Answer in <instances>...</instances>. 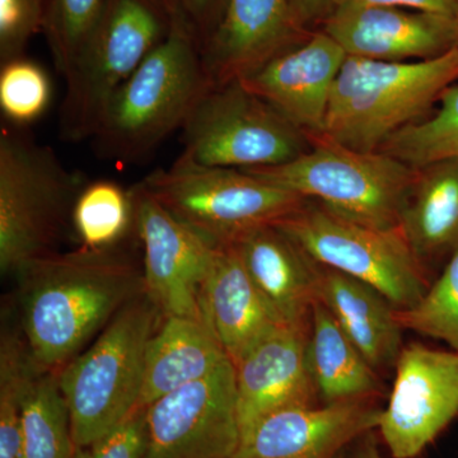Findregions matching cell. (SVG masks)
I'll list each match as a JSON object with an SVG mask.
<instances>
[{
  "label": "cell",
  "mask_w": 458,
  "mask_h": 458,
  "mask_svg": "<svg viewBox=\"0 0 458 458\" xmlns=\"http://www.w3.org/2000/svg\"><path fill=\"white\" fill-rule=\"evenodd\" d=\"M231 360L204 321L164 318L148 345L140 408L212 375Z\"/></svg>",
  "instance_id": "obj_22"
},
{
  "label": "cell",
  "mask_w": 458,
  "mask_h": 458,
  "mask_svg": "<svg viewBox=\"0 0 458 458\" xmlns=\"http://www.w3.org/2000/svg\"><path fill=\"white\" fill-rule=\"evenodd\" d=\"M212 87L197 33L176 9L165 40L114 93L92 144L117 164H140L174 131Z\"/></svg>",
  "instance_id": "obj_2"
},
{
  "label": "cell",
  "mask_w": 458,
  "mask_h": 458,
  "mask_svg": "<svg viewBox=\"0 0 458 458\" xmlns=\"http://www.w3.org/2000/svg\"><path fill=\"white\" fill-rule=\"evenodd\" d=\"M176 4L203 47L221 21L225 0H176Z\"/></svg>",
  "instance_id": "obj_33"
},
{
  "label": "cell",
  "mask_w": 458,
  "mask_h": 458,
  "mask_svg": "<svg viewBox=\"0 0 458 458\" xmlns=\"http://www.w3.org/2000/svg\"><path fill=\"white\" fill-rule=\"evenodd\" d=\"M199 303L205 324L234 366L259 343L285 327L256 288L233 242L216 246Z\"/></svg>",
  "instance_id": "obj_19"
},
{
  "label": "cell",
  "mask_w": 458,
  "mask_h": 458,
  "mask_svg": "<svg viewBox=\"0 0 458 458\" xmlns=\"http://www.w3.org/2000/svg\"><path fill=\"white\" fill-rule=\"evenodd\" d=\"M439 101L441 107L433 117L394 132L379 150L415 170L458 158V84L448 87Z\"/></svg>",
  "instance_id": "obj_27"
},
{
  "label": "cell",
  "mask_w": 458,
  "mask_h": 458,
  "mask_svg": "<svg viewBox=\"0 0 458 458\" xmlns=\"http://www.w3.org/2000/svg\"><path fill=\"white\" fill-rule=\"evenodd\" d=\"M316 264L375 286L397 310H408L432 283L400 229L352 222L307 201L274 223Z\"/></svg>",
  "instance_id": "obj_9"
},
{
  "label": "cell",
  "mask_w": 458,
  "mask_h": 458,
  "mask_svg": "<svg viewBox=\"0 0 458 458\" xmlns=\"http://www.w3.org/2000/svg\"><path fill=\"white\" fill-rule=\"evenodd\" d=\"M25 458H74L71 418L57 373L38 369L22 403Z\"/></svg>",
  "instance_id": "obj_25"
},
{
  "label": "cell",
  "mask_w": 458,
  "mask_h": 458,
  "mask_svg": "<svg viewBox=\"0 0 458 458\" xmlns=\"http://www.w3.org/2000/svg\"><path fill=\"white\" fill-rule=\"evenodd\" d=\"M249 276L285 327H309L318 302V264L276 225H262L233 241Z\"/></svg>",
  "instance_id": "obj_20"
},
{
  "label": "cell",
  "mask_w": 458,
  "mask_h": 458,
  "mask_svg": "<svg viewBox=\"0 0 458 458\" xmlns=\"http://www.w3.org/2000/svg\"><path fill=\"white\" fill-rule=\"evenodd\" d=\"M309 339L310 325L280 327L234 366L241 436L271 412L318 405Z\"/></svg>",
  "instance_id": "obj_17"
},
{
  "label": "cell",
  "mask_w": 458,
  "mask_h": 458,
  "mask_svg": "<svg viewBox=\"0 0 458 458\" xmlns=\"http://www.w3.org/2000/svg\"><path fill=\"white\" fill-rule=\"evenodd\" d=\"M400 231L419 260L450 259L458 249V158L418 171L401 214Z\"/></svg>",
  "instance_id": "obj_23"
},
{
  "label": "cell",
  "mask_w": 458,
  "mask_h": 458,
  "mask_svg": "<svg viewBox=\"0 0 458 458\" xmlns=\"http://www.w3.org/2000/svg\"><path fill=\"white\" fill-rule=\"evenodd\" d=\"M172 14L155 0H110L64 78L59 134L92 140L105 111L144 59L165 40Z\"/></svg>",
  "instance_id": "obj_8"
},
{
  "label": "cell",
  "mask_w": 458,
  "mask_h": 458,
  "mask_svg": "<svg viewBox=\"0 0 458 458\" xmlns=\"http://www.w3.org/2000/svg\"><path fill=\"white\" fill-rule=\"evenodd\" d=\"M358 2L366 3V4L412 9V11L450 17L454 7V0H358Z\"/></svg>",
  "instance_id": "obj_35"
},
{
  "label": "cell",
  "mask_w": 458,
  "mask_h": 458,
  "mask_svg": "<svg viewBox=\"0 0 458 458\" xmlns=\"http://www.w3.org/2000/svg\"><path fill=\"white\" fill-rule=\"evenodd\" d=\"M72 222L81 247L114 249L135 228L131 190L110 180L87 182L75 201Z\"/></svg>",
  "instance_id": "obj_26"
},
{
  "label": "cell",
  "mask_w": 458,
  "mask_h": 458,
  "mask_svg": "<svg viewBox=\"0 0 458 458\" xmlns=\"http://www.w3.org/2000/svg\"><path fill=\"white\" fill-rule=\"evenodd\" d=\"M312 149L274 167L245 170L352 222L400 229L401 214L418 171L382 152H360L325 137Z\"/></svg>",
  "instance_id": "obj_6"
},
{
  "label": "cell",
  "mask_w": 458,
  "mask_h": 458,
  "mask_svg": "<svg viewBox=\"0 0 458 458\" xmlns=\"http://www.w3.org/2000/svg\"><path fill=\"white\" fill-rule=\"evenodd\" d=\"M452 23H454V47L458 49V0H454V12H452Z\"/></svg>",
  "instance_id": "obj_37"
},
{
  "label": "cell",
  "mask_w": 458,
  "mask_h": 458,
  "mask_svg": "<svg viewBox=\"0 0 458 458\" xmlns=\"http://www.w3.org/2000/svg\"><path fill=\"white\" fill-rule=\"evenodd\" d=\"M309 35L295 23L289 0H225L221 21L203 45L210 83L242 80Z\"/></svg>",
  "instance_id": "obj_18"
},
{
  "label": "cell",
  "mask_w": 458,
  "mask_h": 458,
  "mask_svg": "<svg viewBox=\"0 0 458 458\" xmlns=\"http://www.w3.org/2000/svg\"><path fill=\"white\" fill-rule=\"evenodd\" d=\"M458 80V49L415 62L346 56L337 75L319 137L360 152L423 116Z\"/></svg>",
  "instance_id": "obj_3"
},
{
  "label": "cell",
  "mask_w": 458,
  "mask_h": 458,
  "mask_svg": "<svg viewBox=\"0 0 458 458\" xmlns=\"http://www.w3.org/2000/svg\"><path fill=\"white\" fill-rule=\"evenodd\" d=\"M140 183L177 221L216 246L274 225L309 201L251 172L192 164L180 157Z\"/></svg>",
  "instance_id": "obj_7"
},
{
  "label": "cell",
  "mask_w": 458,
  "mask_h": 458,
  "mask_svg": "<svg viewBox=\"0 0 458 458\" xmlns=\"http://www.w3.org/2000/svg\"><path fill=\"white\" fill-rule=\"evenodd\" d=\"M382 410L375 399L278 410L241 436L232 458H336L378 430Z\"/></svg>",
  "instance_id": "obj_14"
},
{
  "label": "cell",
  "mask_w": 458,
  "mask_h": 458,
  "mask_svg": "<svg viewBox=\"0 0 458 458\" xmlns=\"http://www.w3.org/2000/svg\"><path fill=\"white\" fill-rule=\"evenodd\" d=\"M32 360L59 373L123 306L146 292L143 267L116 247L36 259L14 274Z\"/></svg>",
  "instance_id": "obj_1"
},
{
  "label": "cell",
  "mask_w": 458,
  "mask_h": 458,
  "mask_svg": "<svg viewBox=\"0 0 458 458\" xmlns=\"http://www.w3.org/2000/svg\"><path fill=\"white\" fill-rule=\"evenodd\" d=\"M318 301L377 370L396 366L403 349L397 309L382 292L360 279L318 265Z\"/></svg>",
  "instance_id": "obj_21"
},
{
  "label": "cell",
  "mask_w": 458,
  "mask_h": 458,
  "mask_svg": "<svg viewBox=\"0 0 458 458\" xmlns=\"http://www.w3.org/2000/svg\"><path fill=\"white\" fill-rule=\"evenodd\" d=\"M21 126L0 129V270L14 276L26 264L57 252L86 182L55 150Z\"/></svg>",
  "instance_id": "obj_4"
},
{
  "label": "cell",
  "mask_w": 458,
  "mask_h": 458,
  "mask_svg": "<svg viewBox=\"0 0 458 458\" xmlns=\"http://www.w3.org/2000/svg\"><path fill=\"white\" fill-rule=\"evenodd\" d=\"M354 458H382L373 432L361 437L360 443L355 450Z\"/></svg>",
  "instance_id": "obj_36"
},
{
  "label": "cell",
  "mask_w": 458,
  "mask_h": 458,
  "mask_svg": "<svg viewBox=\"0 0 458 458\" xmlns=\"http://www.w3.org/2000/svg\"><path fill=\"white\" fill-rule=\"evenodd\" d=\"M110 0H47L42 32L63 78L98 26Z\"/></svg>",
  "instance_id": "obj_28"
},
{
  "label": "cell",
  "mask_w": 458,
  "mask_h": 458,
  "mask_svg": "<svg viewBox=\"0 0 458 458\" xmlns=\"http://www.w3.org/2000/svg\"><path fill=\"white\" fill-rule=\"evenodd\" d=\"M322 31L348 56L409 62L441 56L454 47L450 16L345 0L322 23Z\"/></svg>",
  "instance_id": "obj_16"
},
{
  "label": "cell",
  "mask_w": 458,
  "mask_h": 458,
  "mask_svg": "<svg viewBox=\"0 0 458 458\" xmlns=\"http://www.w3.org/2000/svg\"><path fill=\"white\" fill-rule=\"evenodd\" d=\"M161 318L144 292L57 373L75 448L89 447L140 409L148 345Z\"/></svg>",
  "instance_id": "obj_5"
},
{
  "label": "cell",
  "mask_w": 458,
  "mask_h": 458,
  "mask_svg": "<svg viewBox=\"0 0 458 458\" xmlns=\"http://www.w3.org/2000/svg\"><path fill=\"white\" fill-rule=\"evenodd\" d=\"M346 56L343 47L321 30L241 81L307 137H319Z\"/></svg>",
  "instance_id": "obj_15"
},
{
  "label": "cell",
  "mask_w": 458,
  "mask_h": 458,
  "mask_svg": "<svg viewBox=\"0 0 458 458\" xmlns=\"http://www.w3.org/2000/svg\"><path fill=\"white\" fill-rule=\"evenodd\" d=\"M155 2L158 3V4L164 7L170 14H174V12H176V0H155Z\"/></svg>",
  "instance_id": "obj_38"
},
{
  "label": "cell",
  "mask_w": 458,
  "mask_h": 458,
  "mask_svg": "<svg viewBox=\"0 0 458 458\" xmlns=\"http://www.w3.org/2000/svg\"><path fill=\"white\" fill-rule=\"evenodd\" d=\"M309 352L322 403L375 399L381 393L378 372L319 301L310 318Z\"/></svg>",
  "instance_id": "obj_24"
},
{
  "label": "cell",
  "mask_w": 458,
  "mask_h": 458,
  "mask_svg": "<svg viewBox=\"0 0 458 458\" xmlns=\"http://www.w3.org/2000/svg\"><path fill=\"white\" fill-rule=\"evenodd\" d=\"M181 131L180 158L209 167H274L309 150L310 138L241 80L210 87Z\"/></svg>",
  "instance_id": "obj_10"
},
{
  "label": "cell",
  "mask_w": 458,
  "mask_h": 458,
  "mask_svg": "<svg viewBox=\"0 0 458 458\" xmlns=\"http://www.w3.org/2000/svg\"><path fill=\"white\" fill-rule=\"evenodd\" d=\"M378 430L394 458H415L458 417V352L403 346Z\"/></svg>",
  "instance_id": "obj_12"
},
{
  "label": "cell",
  "mask_w": 458,
  "mask_h": 458,
  "mask_svg": "<svg viewBox=\"0 0 458 458\" xmlns=\"http://www.w3.org/2000/svg\"><path fill=\"white\" fill-rule=\"evenodd\" d=\"M403 330L432 337L458 352V249L414 307L397 310Z\"/></svg>",
  "instance_id": "obj_29"
},
{
  "label": "cell",
  "mask_w": 458,
  "mask_h": 458,
  "mask_svg": "<svg viewBox=\"0 0 458 458\" xmlns=\"http://www.w3.org/2000/svg\"><path fill=\"white\" fill-rule=\"evenodd\" d=\"M295 23L307 32L311 25L324 23L345 0H289Z\"/></svg>",
  "instance_id": "obj_34"
},
{
  "label": "cell",
  "mask_w": 458,
  "mask_h": 458,
  "mask_svg": "<svg viewBox=\"0 0 458 458\" xmlns=\"http://www.w3.org/2000/svg\"><path fill=\"white\" fill-rule=\"evenodd\" d=\"M146 439L147 408H140L89 447L75 448L74 458H141Z\"/></svg>",
  "instance_id": "obj_32"
},
{
  "label": "cell",
  "mask_w": 458,
  "mask_h": 458,
  "mask_svg": "<svg viewBox=\"0 0 458 458\" xmlns=\"http://www.w3.org/2000/svg\"><path fill=\"white\" fill-rule=\"evenodd\" d=\"M131 191L147 294L164 318L204 321L199 297L216 246L177 221L140 182Z\"/></svg>",
  "instance_id": "obj_13"
},
{
  "label": "cell",
  "mask_w": 458,
  "mask_h": 458,
  "mask_svg": "<svg viewBox=\"0 0 458 458\" xmlns=\"http://www.w3.org/2000/svg\"><path fill=\"white\" fill-rule=\"evenodd\" d=\"M51 82L47 71L27 56L2 63L0 110L7 123L25 128L47 113L51 102Z\"/></svg>",
  "instance_id": "obj_30"
},
{
  "label": "cell",
  "mask_w": 458,
  "mask_h": 458,
  "mask_svg": "<svg viewBox=\"0 0 458 458\" xmlns=\"http://www.w3.org/2000/svg\"><path fill=\"white\" fill-rule=\"evenodd\" d=\"M47 0H0V64L26 56L30 41L42 32Z\"/></svg>",
  "instance_id": "obj_31"
},
{
  "label": "cell",
  "mask_w": 458,
  "mask_h": 458,
  "mask_svg": "<svg viewBox=\"0 0 458 458\" xmlns=\"http://www.w3.org/2000/svg\"><path fill=\"white\" fill-rule=\"evenodd\" d=\"M240 441L236 369L227 360L148 406L141 458H232Z\"/></svg>",
  "instance_id": "obj_11"
},
{
  "label": "cell",
  "mask_w": 458,
  "mask_h": 458,
  "mask_svg": "<svg viewBox=\"0 0 458 458\" xmlns=\"http://www.w3.org/2000/svg\"><path fill=\"white\" fill-rule=\"evenodd\" d=\"M336 458H343V454H340V456H337Z\"/></svg>",
  "instance_id": "obj_39"
}]
</instances>
